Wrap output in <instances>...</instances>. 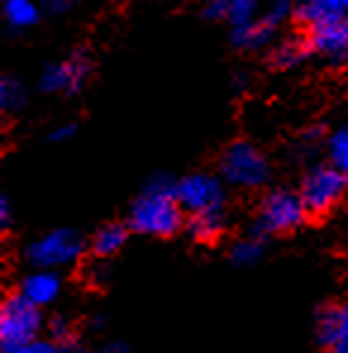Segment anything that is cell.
Returning a JSON list of instances; mask_svg holds the SVG:
<instances>
[{
    "label": "cell",
    "instance_id": "2",
    "mask_svg": "<svg viewBox=\"0 0 348 353\" xmlns=\"http://www.w3.org/2000/svg\"><path fill=\"white\" fill-rule=\"evenodd\" d=\"M43 330L41 308L29 303L22 294H10L0 305V349L10 353L39 339Z\"/></svg>",
    "mask_w": 348,
    "mask_h": 353
},
{
    "label": "cell",
    "instance_id": "22",
    "mask_svg": "<svg viewBox=\"0 0 348 353\" xmlns=\"http://www.w3.org/2000/svg\"><path fill=\"white\" fill-rule=\"evenodd\" d=\"M48 332L55 344L67 346V341H70V336H72V323L65 318H53V323L48 325Z\"/></svg>",
    "mask_w": 348,
    "mask_h": 353
},
{
    "label": "cell",
    "instance_id": "11",
    "mask_svg": "<svg viewBox=\"0 0 348 353\" xmlns=\"http://www.w3.org/2000/svg\"><path fill=\"white\" fill-rule=\"evenodd\" d=\"M60 289H62V279L55 270H34V272L22 279L19 294H22L29 303L43 308V305L53 303V301L58 299Z\"/></svg>",
    "mask_w": 348,
    "mask_h": 353
},
{
    "label": "cell",
    "instance_id": "29",
    "mask_svg": "<svg viewBox=\"0 0 348 353\" xmlns=\"http://www.w3.org/2000/svg\"><path fill=\"white\" fill-rule=\"evenodd\" d=\"M132 349H129L127 341H110V344L103 349V353H129Z\"/></svg>",
    "mask_w": 348,
    "mask_h": 353
},
{
    "label": "cell",
    "instance_id": "15",
    "mask_svg": "<svg viewBox=\"0 0 348 353\" xmlns=\"http://www.w3.org/2000/svg\"><path fill=\"white\" fill-rule=\"evenodd\" d=\"M127 243V230L122 225H105L93 234V253L101 258H112Z\"/></svg>",
    "mask_w": 348,
    "mask_h": 353
},
{
    "label": "cell",
    "instance_id": "8",
    "mask_svg": "<svg viewBox=\"0 0 348 353\" xmlns=\"http://www.w3.org/2000/svg\"><path fill=\"white\" fill-rule=\"evenodd\" d=\"M88 74H91V60L86 50H74L65 62L48 65L41 74V88L45 93H67L74 96L84 88Z\"/></svg>",
    "mask_w": 348,
    "mask_h": 353
},
{
    "label": "cell",
    "instance_id": "12",
    "mask_svg": "<svg viewBox=\"0 0 348 353\" xmlns=\"http://www.w3.org/2000/svg\"><path fill=\"white\" fill-rule=\"evenodd\" d=\"M274 27L267 17L263 19H256L251 24H243V27H234L232 31V41L236 48H243V50H258L263 46H267L269 41L274 39Z\"/></svg>",
    "mask_w": 348,
    "mask_h": 353
},
{
    "label": "cell",
    "instance_id": "3",
    "mask_svg": "<svg viewBox=\"0 0 348 353\" xmlns=\"http://www.w3.org/2000/svg\"><path fill=\"white\" fill-rule=\"evenodd\" d=\"M305 217H308V208L300 194H294L289 189H274L260 201L253 234L263 239L269 234H287V232L298 230Z\"/></svg>",
    "mask_w": 348,
    "mask_h": 353
},
{
    "label": "cell",
    "instance_id": "31",
    "mask_svg": "<svg viewBox=\"0 0 348 353\" xmlns=\"http://www.w3.org/2000/svg\"><path fill=\"white\" fill-rule=\"evenodd\" d=\"M339 5H341V10H344V12H348V0H339Z\"/></svg>",
    "mask_w": 348,
    "mask_h": 353
},
{
    "label": "cell",
    "instance_id": "14",
    "mask_svg": "<svg viewBox=\"0 0 348 353\" xmlns=\"http://www.w3.org/2000/svg\"><path fill=\"white\" fill-rule=\"evenodd\" d=\"M308 50H310L308 41H303V39H284L282 43L274 46L269 60H272V65L277 67V70H291V67H296L298 62L305 60Z\"/></svg>",
    "mask_w": 348,
    "mask_h": 353
},
{
    "label": "cell",
    "instance_id": "28",
    "mask_svg": "<svg viewBox=\"0 0 348 353\" xmlns=\"http://www.w3.org/2000/svg\"><path fill=\"white\" fill-rule=\"evenodd\" d=\"M322 134H325V129H322V127H310V129H305V132L300 134V139H303L305 143H310V146H315V143L322 139Z\"/></svg>",
    "mask_w": 348,
    "mask_h": 353
},
{
    "label": "cell",
    "instance_id": "19",
    "mask_svg": "<svg viewBox=\"0 0 348 353\" xmlns=\"http://www.w3.org/2000/svg\"><path fill=\"white\" fill-rule=\"evenodd\" d=\"M327 148H329L331 165L348 176V122L331 134L329 141H327Z\"/></svg>",
    "mask_w": 348,
    "mask_h": 353
},
{
    "label": "cell",
    "instance_id": "10",
    "mask_svg": "<svg viewBox=\"0 0 348 353\" xmlns=\"http://www.w3.org/2000/svg\"><path fill=\"white\" fill-rule=\"evenodd\" d=\"M318 341L329 353H348V305L329 303L318 313Z\"/></svg>",
    "mask_w": 348,
    "mask_h": 353
},
{
    "label": "cell",
    "instance_id": "24",
    "mask_svg": "<svg viewBox=\"0 0 348 353\" xmlns=\"http://www.w3.org/2000/svg\"><path fill=\"white\" fill-rule=\"evenodd\" d=\"M203 14L207 19H227V14H229V3H227V0H207Z\"/></svg>",
    "mask_w": 348,
    "mask_h": 353
},
{
    "label": "cell",
    "instance_id": "27",
    "mask_svg": "<svg viewBox=\"0 0 348 353\" xmlns=\"http://www.w3.org/2000/svg\"><path fill=\"white\" fill-rule=\"evenodd\" d=\"M76 3H81V0H43L45 10H50V12H65Z\"/></svg>",
    "mask_w": 348,
    "mask_h": 353
},
{
    "label": "cell",
    "instance_id": "7",
    "mask_svg": "<svg viewBox=\"0 0 348 353\" xmlns=\"http://www.w3.org/2000/svg\"><path fill=\"white\" fill-rule=\"evenodd\" d=\"M176 199L181 208L191 215H203V212H220L225 210V186L217 176L196 172L176 181Z\"/></svg>",
    "mask_w": 348,
    "mask_h": 353
},
{
    "label": "cell",
    "instance_id": "18",
    "mask_svg": "<svg viewBox=\"0 0 348 353\" xmlns=\"http://www.w3.org/2000/svg\"><path fill=\"white\" fill-rule=\"evenodd\" d=\"M5 19L10 22V27L27 29L39 19V8L31 0H5Z\"/></svg>",
    "mask_w": 348,
    "mask_h": 353
},
{
    "label": "cell",
    "instance_id": "16",
    "mask_svg": "<svg viewBox=\"0 0 348 353\" xmlns=\"http://www.w3.org/2000/svg\"><path fill=\"white\" fill-rule=\"evenodd\" d=\"M265 253V241L263 236L251 234L246 239H238L229 251V261L236 265V268H251V265L260 263Z\"/></svg>",
    "mask_w": 348,
    "mask_h": 353
},
{
    "label": "cell",
    "instance_id": "5",
    "mask_svg": "<svg viewBox=\"0 0 348 353\" xmlns=\"http://www.w3.org/2000/svg\"><path fill=\"white\" fill-rule=\"evenodd\" d=\"M84 239L74 230H53L48 234L34 239L27 246L24 256L36 270H55L70 268L81 258Z\"/></svg>",
    "mask_w": 348,
    "mask_h": 353
},
{
    "label": "cell",
    "instance_id": "1",
    "mask_svg": "<svg viewBox=\"0 0 348 353\" xmlns=\"http://www.w3.org/2000/svg\"><path fill=\"white\" fill-rule=\"evenodd\" d=\"M184 225V208L176 199V181L155 174L129 208V227L145 236H172Z\"/></svg>",
    "mask_w": 348,
    "mask_h": 353
},
{
    "label": "cell",
    "instance_id": "4",
    "mask_svg": "<svg viewBox=\"0 0 348 353\" xmlns=\"http://www.w3.org/2000/svg\"><path fill=\"white\" fill-rule=\"evenodd\" d=\"M220 172L225 181L238 189H260L269 179V163L260 148L248 141H234L222 153Z\"/></svg>",
    "mask_w": 348,
    "mask_h": 353
},
{
    "label": "cell",
    "instance_id": "6",
    "mask_svg": "<svg viewBox=\"0 0 348 353\" xmlns=\"http://www.w3.org/2000/svg\"><path fill=\"white\" fill-rule=\"evenodd\" d=\"M346 191L348 176L334 165H318L300 181V199L308 208V215H327L344 201Z\"/></svg>",
    "mask_w": 348,
    "mask_h": 353
},
{
    "label": "cell",
    "instance_id": "20",
    "mask_svg": "<svg viewBox=\"0 0 348 353\" xmlns=\"http://www.w3.org/2000/svg\"><path fill=\"white\" fill-rule=\"evenodd\" d=\"M229 3V14L227 19L232 27H243V24L256 22V12L260 8V0H227Z\"/></svg>",
    "mask_w": 348,
    "mask_h": 353
},
{
    "label": "cell",
    "instance_id": "30",
    "mask_svg": "<svg viewBox=\"0 0 348 353\" xmlns=\"http://www.w3.org/2000/svg\"><path fill=\"white\" fill-rule=\"evenodd\" d=\"M70 353H91V351H86V349H79V346H70Z\"/></svg>",
    "mask_w": 348,
    "mask_h": 353
},
{
    "label": "cell",
    "instance_id": "13",
    "mask_svg": "<svg viewBox=\"0 0 348 353\" xmlns=\"http://www.w3.org/2000/svg\"><path fill=\"white\" fill-rule=\"evenodd\" d=\"M227 227V215L225 210L220 212H203V215H191L189 220V232L196 241H217L222 236Z\"/></svg>",
    "mask_w": 348,
    "mask_h": 353
},
{
    "label": "cell",
    "instance_id": "25",
    "mask_svg": "<svg viewBox=\"0 0 348 353\" xmlns=\"http://www.w3.org/2000/svg\"><path fill=\"white\" fill-rule=\"evenodd\" d=\"M74 132H76V127L74 124H60V127H55L53 132L48 134V139L50 141H55V143H62V141H67V139H72L74 137Z\"/></svg>",
    "mask_w": 348,
    "mask_h": 353
},
{
    "label": "cell",
    "instance_id": "9",
    "mask_svg": "<svg viewBox=\"0 0 348 353\" xmlns=\"http://www.w3.org/2000/svg\"><path fill=\"white\" fill-rule=\"evenodd\" d=\"M308 46L310 50L325 55L334 65L348 62V12L334 14V17L320 22L318 27L308 29Z\"/></svg>",
    "mask_w": 348,
    "mask_h": 353
},
{
    "label": "cell",
    "instance_id": "17",
    "mask_svg": "<svg viewBox=\"0 0 348 353\" xmlns=\"http://www.w3.org/2000/svg\"><path fill=\"white\" fill-rule=\"evenodd\" d=\"M27 86L14 77H3L0 81V108L5 112H17L27 105Z\"/></svg>",
    "mask_w": 348,
    "mask_h": 353
},
{
    "label": "cell",
    "instance_id": "21",
    "mask_svg": "<svg viewBox=\"0 0 348 353\" xmlns=\"http://www.w3.org/2000/svg\"><path fill=\"white\" fill-rule=\"evenodd\" d=\"M10 353H70V346L55 344L53 339H36L31 344L22 346V349H14Z\"/></svg>",
    "mask_w": 348,
    "mask_h": 353
},
{
    "label": "cell",
    "instance_id": "26",
    "mask_svg": "<svg viewBox=\"0 0 348 353\" xmlns=\"http://www.w3.org/2000/svg\"><path fill=\"white\" fill-rule=\"evenodd\" d=\"M10 222H12V208H10L8 196H3V199H0V227L8 230Z\"/></svg>",
    "mask_w": 348,
    "mask_h": 353
},
{
    "label": "cell",
    "instance_id": "32",
    "mask_svg": "<svg viewBox=\"0 0 348 353\" xmlns=\"http://www.w3.org/2000/svg\"><path fill=\"white\" fill-rule=\"evenodd\" d=\"M298 3H305V0H298Z\"/></svg>",
    "mask_w": 348,
    "mask_h": 353
},
{
    "label": "cell",
    "instance_id": "23",
    "mask_svg": "<svg viewBox=\"0 0 348 353\" xmlns=\"http://www.w3.org/2000/svg\"><path fill=\"white\" fill-rule=\"evenodd\" d=\"M289 12H291V0H274L272 8L267 10V14H265V17H267L274 27H279V24L289 17Z\"/></svg>",
    "mask_w": 348,
    "mask_h": 353
}]
</instances>
